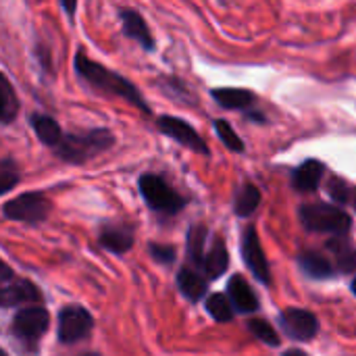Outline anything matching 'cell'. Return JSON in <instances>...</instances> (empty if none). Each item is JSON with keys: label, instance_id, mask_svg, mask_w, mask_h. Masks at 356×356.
Returning <instances> with one entry per match:
<instances>
[{"label": "cell", "instance_id": "obj_1", "mask_svg": "<svg viewBox=\"0 0 356 356\" xmlns=\"http://www.w3.org/2000/svg\"><path fill=\"white\" fill-rule=\"evenodd\" d=\"M75 71H77L86 81H90L96 90H100V92H104V94H108V96L125 98L127 102L136 104L144 115H150V106L144 102L142 94L138 92V88H136L131 81H127L125 77H121V75H117V73H113V71H108L104 65H100V63L88 58L83 52H77V54H75Z\"/></svg>", "mask_w": 356, "mask_h": 356}, {"label": "cell", "instance_id": "obj_2", "mask_svg": "<svg viewBox=\"0 0 356 356\" xmlns=\"http://www.w3.org/2000/svg\"><path fill=\"white\" fill-rule=\"evenodd\" d=\"M111 144H113L111 131L92 129L88 134H67V136H63V140L54 148V152H56L58 159H63L67 163H73V165H79V163L88 161L90 156L106 150Z\"/></svg>", "mask_w": 356, "mask_h": 356}, {"label": "cell", "instance_id": "obj_3", "mask_svg": "<svg viewBox=\"0 0 356 356\" xmlns=\"http://www.w3.org/2000/svg\"><path fill=\"white\" fill-rule=\"evenodd\" d=\"M298 215H300L302 225L311 232L344 236L353 225V219L348 217V213H344L342 209H338L334 204H325V202L302 204Z\"/></svg>", "mask_w": 356, "mask_h": 356}, {"label": "cell", "instance_id": "obj_4", "mask_svg": "<svg viewBox=\"0 0 356 356\" xmlns=\"http://www.w3.org/2000/svg\"><path fill=\"white\" fill-rule=\"evenodd\" d=\"M138 184H140V192H142L146 204L152 211L173 215V213H177V211H181L186 207V200L159 175L146 173V175L140 177Z\"/></svg>", "mask_w": 356, "mask_h": 356}, {"label": "cell", "instance_id": "obj_5", "mask_svg": "<svg viewBox=\"0 0 356 356\" xmlns=\"http://www.w3.org/2000/svg\"><path fill=\"white\" fill-rule=\"evenodd\" d=\"M50 213V202L40 192H27L17 196L15 200L4 202L2 215L13 221H25V223H38L44 221Z\"/></svg>", "mask_w": 356, "mask_h": 356}, {"label": "cell", "instance_id": "obj_6", "mask_svg": "<svg viewBox=\"0 0 356 356\" xmlns=\"http://www.w3.org/2000/svg\"><path fill=\"white\" fill-rule=\"evenodd\" d=\"M92 325V315L83 307H65L58 313V340L65 344H75L90 334Z\"/></svg>", "mask_w": 356, "mask_h": 356}, {"label": "cell", "instance_id": "obj_7", "mask_svg": "<svg viewBox=\"0 0 356 356\" xmlns=\"http://www.w3.org/2000/svg\"><path fill=\"white\" fill-rule=\"evenodd\" d=\"M156 125L167 138L179 142L181 146H186L194 152H200V154H209V146L204 144V140L196 134V129L190 123H186L177 117H171V115H163V117H159Z\"/></svg>", "mask_w": 356, "mask_h": 356}, {"label": "cell", "instance_id": "obj_8", "mask_svg": "<svg viewBox=\"0 0 356 356\" xmlns=\"http://www.w3.org/2000/svg\"><path fill=\"white\" fill-rule=\"evenodd\" d=\"M48 330V311L42 307H27L21 309L13 319V332L17 338L35 342Z\"/></svg>", "mask_w": 356, "mask_h": 356}, {"label": "cell", "instance_id": "obj_9", "mask_svg": "<svg viewBox=\"0 0 356 356\" xmlns=\"http://www.w3.org/2000/svg\"><path fill=\"white\" fill-rule=\"evenodd\" d=\"M242 259L246 263V267L252 271V275L269 286L271 284V271H269V263L263 254V248H261V242H259V236L254 232V227H248L242 236Z\"/></svg>", "mask_w": 356, "mask_h": 356}, {"label": "cell", "instance_id": "obj_10", "mask_svg": "<svg viewBox=\"0 0 356 356\" xmlns=\"http://www.w3.org/2000/svg\"><path fill=\"white\" fill-rule=\"evenodd\" d=\"M284 332L292 338V340H300L307 342L311 338L317 336L319 332V321L311 311L305 309H286L280 317Z\"/></svg>", "mask_w": 356, "mask_h": 356}, {"label": "cell", "instance_id": "obj_11", "mask_svg": "<svg viewBox=\"0 0 356 356\" xmlns=\"http://www.w3.org/2000/svg\"><path fill=\"white\" fill-rule=\"evenodd\" d=\"M121 23H123V31L127 38L136 40L144 50H152L154 48V40L150 35V29L146 25V21L142 19V15L134 8H123L121 13Z\"/></svg>", "mask_w": 356, "mask_h": 356}, {"label": "cell", "instance_id": "obj_12", "mask_svg": "<svg viewBox=\"0 0 356 356\" xmlns=\"http://www.w3.org/2000/svg\"><path fill=\"white\" fill-rule=\"evenodd\" d=\"M323 163L321 161H305L300 167H296L292 171V186L298 190V192H315L321 184V177H323Z\"/></svg>", "mask_w": 356, "mask_h": 356}, {"label": "cell", "instance_id": "obj_13", "mask_svg": "<svg viewBox=\"0 0 356 356\" xmlns=\"http://www.w3.org/2000/svg\"><path fill=\"white\" fill-rule=\"evenodd\" d=\"M42 298V292L29 282V280H17L15 284L4 286L0 300L2 307H17L23 302H38Z\"/></svg>", "mask_w": 356, "mask_h": 356}, {"label": "cell", "instance_id": "obj_14", "mask_svg": "<svg viewBox=\"0 0 356 356\" xmlns=\"http://www.w3.org/2000/svg\"><path fill=\"white\" fill-rule=\"evenodd\" d=\"M227 294H229V300L234 302L236 311H240V313H254L259 309V300L242 275H234L229 280Z\"/></svg>", "mask_w": 356, "mask_h": 356}, {"label": "cell", "instance_id": "obj_15", "mask_svg": "<svg viewBox=\"0 0 356 356\" xmlns=\"http://www.w3.org/2000/svg\"><path fill=\"white\" fill-rule=\"evenodd\" d=\"M100 244L111 252L123 254L134 246V232L125 225H106L100 229Z\"/></svg>", "mask_w": 356, "mask_h": 356}, {"label": "cell", "instance_id": "obj_16", "mask_svg": "<svg viewBox=\"0 0 356 356\" xmlns=\"http://www.w3.org/2000/svg\"><path fill=\"white\" fill-rule=\"evenodd\" d=\"M211 96L223 106V108H248L254 104V94L240 88H217L211 92Z\"/></svg>", "mask_w": 356, "mask_h": 356}, {"label": "cell", "instance_id": "obj_17", "mask_svg": "<svg viewBox=\"0 0 356 356\" xmlns=\"http://www.w3.org/2000/svg\"><path fill=\"white\" fill-rule=\"evenodd\" d=\"M298 265L313 280H327L334 275V265L319 252H311V250L302 252L298 257Z\"/></svg>", "mask_w": 356, "mask_h": 356}, {"label": "cell", "instance_id": "obj_18", "mask_svg": "<svg viewBox=\"0 0 356 356\" xmlns=\"http://www.w3.org/2000/svg\"><path fill=\"white\" fill-rule=\"evenodd\" d=\"M31 127L35 129L40 142H44L46 146H52V148H56L60 144L63 136H65L60 131L58 123L52 117H48V115H40V113L31 115Z\"/></svg>", "mask_w": 356, "mask_h": 356}, {"label": "cell", "instance_id": "obj_19", "mask_svg": "<svg viewBox=\"0 0 356 356\" xmlns=\"http://www.w3.org/2000/svg\"><path fill=\"white\" fill-rule=\"evenodd\" d=\"M177 286H179L181 294L188 296L190 300H200V298L207 294V290H209L207 280L200 277L196 271H192V269H188V267H184V269L177 273Z\"/></svg>", "mask_w": 356, "mask_h": 356}, {"label": "cell", "instance_id": "obj_20", "mask_svg": "<svg viewBox=\"0 0 356 356\" xmlns=\"http://www.w3.org/2000/svg\"><path fill=\"white\" fill-rule=\"evenodd\" d=\"M227 265H229L227 248H225L223 240H217V242L213 244V248L209 250V254H207V259H204L202 269L207 271V275H209L211 280H217V277H221V275L225 273Z\"/></svg>", "mask_w": 356, "mask_h": 356}, {"label": "cell", "instance_id": "obj_21", "mask_svg": "<svg viewBox=\"0 0 356 356\" xmlns=\"http://www.w3.org/2000/svg\"><path fill=\"white\" fill-rule=\"evenodd\" d=\"M261 204V192L257 186L252 184H244L238 192H236V202H234V209H236V215L238 217H250Z\"/></svg>", "mask_w": 356, "mask_h": 356}, {"label": "cell", "instance_id": "obj_22", "mask_svg": "<svg viewBox=\"0 0 356 356\" xmlns=\"http://www.w3.org/2000/svg\"><path fill=\"white\" fill-rule=\"evenodd\" d=\"M327 248L334 252L336 257V265L344 271V273H350L356 269V248L350 246L346 240L342 238H336L327 244Z\"/></svg>", "mask_w": 356, "mask_h": 356}, {"label": "cell", "instance_id": "obj_23", "mask_svg": "<svg viewBox=\"0 0 356 356\" xmlns=\"http://www.w3.org/2000/svg\"><path fill=\"white\" fill-rule=\"evenodd\" d=\"M17 111H19L17 96H15L13 88H10L8 79L2 77V81H0V117H2V123L8 125L15 119Z\"/></svg>", "mask_w": 356, "mask_h": 356}, {"label": "cell", "instance_id": "obj_24", "mask_svg": "<svg viewBox=\"0 0 356 356\" xmlns=\"http://www.w3.org/2000/svg\"><path fill=\"white\" fill-rule=\"evenodd\" d=\"M207 311H209V315H211L215 321H221V323H225V321H229V319L234 317L232 302H229L223 294H213V296H209V300H207Z\"/></svg>", "mask_w": 356, "mask_h": 356}, {"label": "cell", "instance_id": "obj_25", "mask_svg": "<svg viewBox=\"0 0 356 356\" xmlns=\"http://www.w3.org/2000/svg\"><path fill=\"white\" fill-rule=\"evenodd\" d=\"M248 330L250 334H254V338H259L261 342L269 344V346H280V336L273 330L271 323L263 321V319H250L248 321Z\"/></svg>", "mask_w": 356, "mask_h": 356}, {"label": "cell", "instance_id": "obj_26", "mask_svg": "<svg viewBox=\"0 0 356 356\" xmlns=\"http://www.w3.org/2000/svg\"><path fill=\"white\" fill-rule=\"evenodd\" d=\"M215 131L219 134L221 142H223L232 152H244V142L240 140V136L234 131V127H232L227 121H223V119L215 121Z\"/></svg>", "mask_w": 356, "mask_h": 356}, {"label": "cell", "instance_id": "obj_27", "mask_svg": "<svg viewBox=\"0 0 356 356\" xmlns=\"http://www.w3.org/2000/svg\"><path fill=\"white\" fill-rule=\"evenodd\" d=\"M204 238H207L204 229H198V227H192L190 234H188V250H190L192 261L198 267L204 265V259H207V254H204Z\"/></svg>", "mask_w": 356, "mask_h": 356}, {"label": "cell", "instance_id": "obj_28", "mask_svg": "<svg viewBox=\"0 0 356 356\" xmlns=\"http://www.w3.org/2000/svg\"><path fill=\"white\" fill-rule=\"evenodd\" d=\"M19 181V171H17V167H15V163L10 161V159H4L2 163H0V192L2 194H6V192H10L13 188H15V184Z\"/></svg>", "mask_w": 356, "mask_h": 356}, {"label": "cell", "instance_id": "obj_29", "mask_svg": "<svg viewBox=\"0 0 356 356\" xmlns=\"http://www.w3.org/2000/svg\"><path fill=\"white\" fill-rule=\"evenodd\" d=\"M150 250V257L161 263V265H169L175 261V248L173 246H167V244H150L148 246Z\"/></svg>", "mask_w": 356, "mask_h": 356}, {"label": "cell", "instance_id": "obj_30", "mask_svg": "<svg viewBox=\"0 0 356 356\" xmlns=\"http://www.w3.org/2000/svg\"><path fill=\"white\" fill-rule=\"evenodd\" d=\"M327 190H330V196H332L336 202H340V204L350 202V192H353V190H348V188H346V184H344L342 179H338V177H336V179H332Z\"/></svg>", "mask_w": 356, "mask_h": 356}, {"label": "cell", "instance_id": "obj_31", "mask_svg": "<svg viewBox=\"0 0 356 356\" xmlns=\"http://www.w3.org/2000/svg\"><path fill=\"white\" fill-rule=\"evenodd\" d=\"M10 280V269L8 265H2V282H8Z\"/></svg>", "mask_w": 356, "mask_h": 356}, {"label": "cell", "instance_id": "obj_32", "mask_svg": "<svg viewBox=\"0 0 356 356\" xmlns=\"http://www.w3.org/2000/svg\"><path fill=\"white\" fill-rule=\"evenodd\" d=\"M75 6H77L75 2H71V4H67V2H63V8H65V10H67L69 15H73V10H75Z\"/></svg>", "mask_w": 356, "mask_h": 356}, {"label": "cell", "instance_id": "obj_33", "mask_svg": "<svg viewBox=\"0 0 356 356\" xmlns=\"http://www.w3.org/2000/svg\"><path fill=\"white\" fill-rule=\"evenodd\" d=\"M284 356H307L302 350H298V348H292V350H288Z\"/></svg>", "mask_w": 356, "mask_h": 356}, {"label": "cell", "instance_id": "obj_34", "mask_svg": "<svg viewBox=\"0 0 356 356\" xmlns=\"http://www.w3.org/2000/svg\"><path fill=\"white\" fill-rule=\"evenodd\" d=\"M350 202H353V207H355V211H356V188L350 192Z\"/></svg>", "mask_w": 356, "mask_h": 356}, {"label": "cell", "instance_id": "obj_35", "mask_svg": "<svg viewBox=\"0 0 356 356\" xmlns=\"http://www.w3.org/2000/svg\"><path fill=\"white\" fill-rule=\"evenodd\" d=\"M353 292L356 294V277H355V282H353Z\"/></svg>", "mask_w": 356, "mask_h": 356}, {"label": "cell", "instance_id": "obj_36", "mask_svg": "<svg viewBox=\"0 0 356 356\" xmlns=\"http://www.w3.org/2000/svg\"><path fill=\"white\" fill-rule=\"evenodd\" d=\"M2 356H6V353H2Z\"/></svg>", "mask_w": 356, "mask_h": 356}, {"label": "cell", "instance_id": "obj_37", "mask_svg": "<svg viewBox=\"0 0 356 356\" xmlns=\"http://www.w3.org/2000/svg\"><path fill=\"white\" fill-rule=\"evenodd\" d=\"M88 356H98V355H88Z\"/></svg>", "mask_w": 356, "mask_h": 356}]
</instances>
